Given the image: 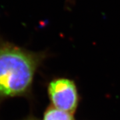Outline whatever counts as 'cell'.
Listing matches in <instances>:
<instances>
[{
	"mask_svg": "<svg viewBox=\"0 0 120 120\" xmlns=\"http://www.w3.org/2000/svg\"><path fill=\"white\" fill-rule=\"evenodd\" d=\"M39 57L0 39V96L24 93L31 85Z\"/></svg>",
	"mask_w": 120,
	"mask_h": 120,
	"instance_id": "obj_1",
	"label": "cell"
},
{
	"mask_svg": "<svg viewBox=\"0 0 120 120\" xmlns=\"http://www.w3.org/2000/svg\"><path fill=\"white\" fill-rule=\"evenodd\" d=\"M49 94L54 107L73 113L77 105L78 95L75 83L68 79H57L49 86Z\"/></svg>",
	"mask_w": 120,
	"mask_h": 120,
	"instance_id": "obj_2",
	"label": "cell"
},
{
	"mask_svg": "<svg viewBox=\"0 0 120 120\" xmlns=\"http://www.w3.org/2000/svg\"><path fill=\"white\" fill-rule=\"evenodd\" d=\"M43 120H74V119L71 113L52 107L45 112Z\"/></svg>",
	"mask_w": 120,
	"mask_h": 120,
	"instance_id": "obj_3",
	"label": "cell"
}]
</instances>
